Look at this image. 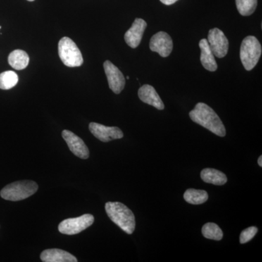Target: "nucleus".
I'll return each instance as SVG.
<instances>
[{
    "label": "nucleus",
    "mask_w": 262,
    "mask_h": 262,
    "mask_svg": "<svg viewBox=\"0 0 262 262\" xmlns=\"http://www.w3.org/2000/svg\"><path fill=\"white\" fill-rule=\"evenodd\" d=\"M191 120L198 125L208 129L220 137L226 136L223 122L213 108L204 103H198L194 110L189 113Z\"/></svg>",
    "instance_id": "f257e3e1"
},
{
    "label": "nucleus",
    "mask_w": 262,
    "mask_h": 262,
    "mask_svg": "<svg viewBox=\"0 0 262 262\" xmlns=\"http://www.w3.org/2000/svg\"><path fill=\"white\" fill-rule=\"evenodd\" d=\"M105 209L110 220L124 232L131 234L135 230V215L125 205L120 202H108Z\"/></svg>",
    "instance_id": "f03ea898"
},
{
    "label": "nucleus",
    "mask_w": 262,
    "mask_h": 262,
    "mask_svg": "<svg viewBox=\"0 0 262 262\" xmlns=\"http://www.w3.org/2000/svg\"><path fill=\"white\" fill-rule=\"evenodd\" d=\"M38 189L37 183L33 181H20L8 184L0 192L3 199L10 201H20L33 195Z\"/></svg>",
    "instance_id": "7ed1b4c3"
},
{
    "label": "nucleus",
    "mask_w": 262,
    "mask_h": 262,
    "mask_svg": "<svg viewBox=\"0 0 262 262\" xmlns=\"http://www.w3.org/2000/svg\"><path fill=\"white\" fill-rule=\"evenodd\" d=\"M261 45L257 38L248 36L243 40L239 51L241 62L246 70H252L261 56Z\"/></svg>",
    "instance_id": "20e7f679"
},
{
    "label": "nucleus",
    "mask_w": 262,
    "mask_h": 262,
    "mask_svg": "<svg viewBox=\"0 0 262 262\" xmlns=\"http://www.w3.org/2000/svg\"><path fill=\"white\" fill-rule=\"evenodd\" d=\"M58 55L63 64L69 67H78L83 63L82 53L70 38L64 37L58 42Z\"/></svg>",
    "instance_id": "39448f33"
},
{
    "label": "nucleus",
    "mask_w": 262,
    "mask_h": 262,
    "mask_svg": "<svg viewBox=\"0 0 262 262\" xmlns=\"http://www.w3.org/2000/svg\"><path fill=\"white\" fill-rule=\"evenodd\" d=\"M94 216L91 214H84L77 218L67 219L62 221L58 225V230L62 234L74 235L80 233L94 224Z\"/></svg>",
    "instance_id": "423d86ee"
},
{
    "label": "nucleus",
    "mask_w": 262,
    "mask_h": 262,
    "mask_svg": "<svg viewBox=\"0 0 262 262\" xmlns=\"http://www.w3.org/2000/svg\"><path fill=\"white\" fill-rule=\"evenodd\" d=\"M208 42L213 56L219 58L227 56L229 50V41L220 29L214 28L209 31Z\"/></svg>",
    "instance_id": "0eeeda50"
},
{
    "label": "nucleus",
    "mask_w": 262,
    "mask_h": 262,
    "mask_svg": "<svg viewBox=\"0 0 262 262\" xmlns=\"http://www.w3.org/2000/svg\"><path fill=\"white\" fill-rule=\"evenodd\" d=\"M103 68H104L105 73L107 77L110 89L115 94H120L125 88V77L116 66L114 65L111 61H105L103 63Z\"/></svg>",
    "instance_id": "6e6552de"
},
{
    "label": "nucleus",
    "mask_w": 262,
    "mask_h": 262,
    "mask_svg": "<svg viewBox=\"0 0 262 262\" xmlns=\"http://www.w3.org/2000/svg\"><path fill=\"white\" fill-rule=\"evenodd\" d=\"M173 40L168 33L160 32L150 39V50L156 52L160 56L166 58L173 51Z\"/></svg>",
    "instance_id": "1a4fd4ad"
},
{
    "label": "nucleus",
    "mask_w": 262,
    "mask_h": 262,
    "mask_svg": "<svg viewBox=\"0 0 262 262\" xmlns=\"http://www.w3.org/2000/svg\"><path fill=\"white\" fill-rule=\"evenodd\" d=\"M90 131L102 142L120 139L123 137V133L117 127H108L96 122H91L89 125Z\"/></svg>",
    "instance_id": "9d476101"
},
{
    "label": "nucleus",
    "mask_w": 262,
    "mask_h": 262,
    "mask_svg": "<svg viewBox=\"0 0 262 262\" xmlns=\"http://www.w3.org/2000/svg\"><path fill=\"white\" fill-rule=\"evenodd\" d=\"M62 137L64 139L70 151L74 155L81 159L85 160L89 158V148L79 136L75 135L72 131L64 130L62 132Z\"/></svg>",
    "instance_id": "9b49d317"
},
{
    "label": "nucleus",
    "mask_w": 262,
    "mask_h": 262,
    "mask_svg": "<svg viewBox=\"0 0 262 262\" xmlns=\"http://www.w3.org/2000/svg\"><path fill=\"white\" fill-rule=\"evenodd\" d=\"M147 27L145 20L136 18L132 26L125 34V40L127 46L131 48H136L139 46L144 35V31Z\"/></svg>",
    "instance_id": "f8f14e48"
},
{
    "label": "nucleus",
    "mask_w": 262,
    "mask_h": 262,
    "mask_svg": "<svg viewBox=\"0 0 262 262\" xmlns=\"http://www.w3.org/2000/svg\"><path fill=\"white\" fill-rule=\"evenodd\" d=\"M138 95L141 101L144 103L151 105L159 110H163L165 108L163 101L157 93L156 90L149 84H144L141 86Z\"/></svg>",
    "instance_id": "ddd939ff"
},
{
    "label": "nucleus",
    "mask_w": 262,
    "mask_h": 262,
    "mask_svg": "<svg viewBox=\"0 0 262 262\" xmlns=\"http://www.w3.org/2000/svg\"><path fill=\"white\" fill-rule=\"evenodd\" d=\"M40 258L44 262H77L75 256L67 251L57 248L45 250L40 255Z\"/></svg>",
    "instance_id": "4468645a"
},
{
    "label": "nucleus",
    "mask_w": 262,
    "mask_h": 262,
    "mask_svg": "<svg viewBox=\"0 0 262 262\" xmlns=\"http://www.w3.org/2000/svg\"><path fill=\"white\" fill-rule=\"evenodd\" d=\"M199 46L201 51V61L203 67L210 72H215L218 68V65L207 39H202L200 41Z\"/></svg>",
    "instance_id": "2eb2a0df"
},
{
    "label": "nucleus",
    "mask_w": 262,
    "mask_h": 262,
    "mask_svg": "<svg viewBox=\"0 0 262 262\" xmlns=\"http://www.w3.org/2000/svg\"><path fill=\"white\" fill-rule=\"evenodd\" d=\"M201 177L203 182L214 185H224L227 182V176L223 172L213 168L203 169Z\"/></svg>",
    "instance_id": "dca6fc26"
},
{
    "label": "nucleus",
    "mask_w": 262,
    "mask_h": 262,
    "mask_svg": "<svg viewBox=\"0 0 262 262\" xmlns=\"http://www.w3.org/2000/svg\"><path fill=\"white\" fill-rule=\"evenodd\" d=\"M8 63L15 70H24L29 64V57L27 52L22 50H15L10 53Z\"/></svg>",
    "instance_id": "f3484780"
},
{
    "label": "nucleus",
    "mask_w": 262,
    "mask_h": 262,
    "mask_svg": "<svg viewBox=\"0 0 262 262\" xmlns=\"http://www.w3.org/2000/svg\"><path fill=\"white\" fill-rule=\"evenodd\" d=\"M184 198L189 204L201 205L208 201V194L205 190L189 189L184 192Z\"/></svg>",
    "instance_id": "a211bd4d"
},
{
    "label": "nucleus",
    "mask_w": 262,
    "mask_h": 262,
    "mask_svg": "<svg viewBox=\"0 0 262 262\" xmlns=\"http://www.w3.org/2000/svg\"><path fill=\"white\" fill-rule=\"evenodd\" d=\"M18 76L13 71H6L0 74V89L10 90L16 85Z\"/></svg>",
    "instance_id": "6ab92c4d"
},
{
    "label": "nucleus",
    "mask_w": 262,
    "mask_h": 262,
    "mask_svg": "<svg viewBox=\"0 0 262 262\" xmlns=\"http://www.w3.org/2000/svg\"><path fill=\"white\" fill-rule=\"evenodd\" d=\"M202 233L207 239L221 241L223 237V232L215 223H207L202 228Z\"/></svg>",
    "instance_id": "aec40b11"
},
{
    "label": "nucleus",
    "mask_w": 262,
    "mask_h": 262,
    "mask_svg": "<svg viewBox=\"0 0 262 262\" xmlns=\"http://www.w3.org/2000/svg\"><path fill=\"white\" fill-rule=\"evenodd\" d=\"M235 2L239 14L244 16L253 14L257 7V0H235Z\"/></svg>",
    "instance_id": "412c9836"
},
{
    "label": "nucleus",
    "mask_w": 262,
    "mask_h": 262,
    "mask_svg": "<svg viewBox=\"0 0 262 262\" xmlns=\"http://www.w3.org/2000/svg\"><path fill=\"white\" fill-rule=\"evenodd\" d=\"M257 232L258 228L256 227H248V228L244 229L239 236V243L241 244H245L249 242L255 237Z\"/></svg>",
    "instance_id": "4be33fe9"
},
{
    "label": "nucleus",
    "mask_w": 262,
    "mask_h": 262,
    "mask_svg": "<svg viewBox=\"0 0 262 262\" xmlns=\"http://www.w3.org/2000/svg\"><path fill=\"white\" fill-rule=\"evenodd\" d=\"M178 0H160L162 3L166 5H173L174 3H177Z\"/></svg>",
    "instance_id": "5701e85b"
},
{
    "label": "nucleus",
    "mask_w": 262,
    "mask_h": 262,
    "mask_svg": "<svg viewBox=\"0 0 262 262\" xmlns=\"http://www.w3.org/2000/svg\"><path fill=\"white\" fill-rule=\"evenodd\" d=\"M258 164L259 165L260 167H262V156L259 157V158H258Z\"/></svg>",
    "instance_id": "b1692460"
},
{
    "label": "nucleus",
    "mask_w": 262,
    "mask_h": 262,
    "mask_svg": "<svg viewBox=\"0 0 262 262\" xmlns=\"http://www.w3.org/2000/svg\"><path fill=\"white\" fill-rule=\"evenodd\" d=\"M27 1L33 2V1H34V0H27Z\"/></svg>",
    "instance_id": "393cba45"
}]
</instances>
